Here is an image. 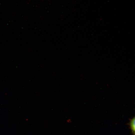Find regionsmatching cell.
<instances>
[{"label":"cell","instance_id":"1","mask_svg":"<svg viewBox=\"0 0 135 135\" xmlns=\"http://www.w3.org/2000/svg\"><path fill=\"white\" fill-rule=\"evenodd\" d=\"M135 118L134 117L132 119L130 122V126L132 131L134 134H135Z\"/></svg>","mask_w":135,"mask_h":135}]
</instances>
